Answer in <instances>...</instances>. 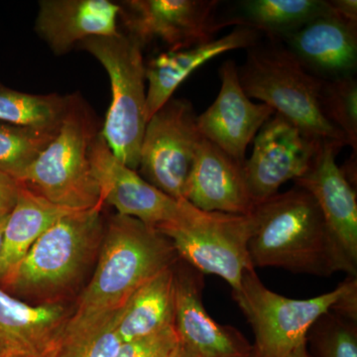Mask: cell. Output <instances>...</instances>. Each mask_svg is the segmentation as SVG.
Returning <instances> with one entry per match:
<instances>
[{
  "mask_svg": "<svg viewBox=\"0 0 357 357\" xmlns=\"http://www.w3.org/2000/svg\"><path fill=\"white\" fill-rule=\"evenodd\" d=\"M98 131L83 98L70 95L57 134L33 162L20 183L49 202L70 211L103 204L91 171V143Z\"/></svg>",
  "mask_w": 357,
  "mask_h": 357,
  "instance_id": "5",
  "label": "cell"
},
{
  "mask_svg": "<svg viewBox=\"0 0 357 357\" xmlns=\"http://www.w3.org/2000/svg\"><path fill=\"white\" fill-rule=\"evenodd\" d=\"M249 357H253V354H251V356H249Z\"/></svg>",
  "mask_w": 357,
  "mask_h": 357,
  "instance_id": "36",
  "label": "cell"
},
{
  "mask_svg": "<svg viewBox=\"0 0 357 357\" xmlns=\"http://www.w3.org/2000/svg\"><path fill=\"white\" fill-rule=\"evenodd\" d=\"M344 146L337 141H323L309 170L295 184L312 195L338 246L357 269L356 192L337 163Z\"/></svg>",
  "mask_w": 357,
  "mask_h": 357,
  "instance_id": "14",
  "label": "cell"
},
{
  "mask_svg": "<svg viewBox=\"0 0 357 357\" xmlns=\"http://www.w3.org/2000/svg\"><path fill=\"white\" fill-rule=\"evenodd\" d=\"M72 211L21 185L15 206L7 217L0 256V282L20 264L46 230Z\"/></svg>",
  "mask_w": 357,
  "mask_h": 357,
  "instance_id": "21",
  "label": "cell"
},
{
  "mask_svg": "<svg viewBox=\"0 0 357 357\" xmlns=\"http://www.w3.org/2000/svg\"><path fill=\"white\" fill-rule=\"evenodd\" d=\"M333 14L357 24V1L356 0H328Z\"/></svg>",
  "mask_w": 357,
  "mask_h": 357,
  "instance_id": "31",
  "label": "cell"
},
{
  "mask_svg": "<svg viewBox=\"0 0 357 357\" xmlns=\"http://www.w3.org/2000/svg\"><path fill=\"white\" fill-rule=\"evenodd\" d=\"M290 357H312L307 351V342H303L291 354Z\"/></svg>",
  "mask_w": 357,
  "mask_h": 357,
  "instance_id": "33",
  "label": "cell"
},
{
  "mask_svg": "<svg viewBox=\"0 0 357 357\" xmlns=\"http://www.w3.org/2000/svg\"><path fill=\"white\" fill-rule=\"evenodd\" d=\"M243 164L202 138L185 184V199L204 211L250 215L256 204Z\"/></svg>",
  "mask_w": 357,
  "mask_h": 357,
  "instance_id": "15",
  "label": "cell"
},
{
  "mask_svg": "<svg viewBox=\"0 0 357 357\" xmlns=\"http://www.w3.org/2000/svg\"><path fill=\"white\" fill-rule=\"evenodd\" d=\"M177 257L168 237L158 229L117 213L110 220L98 266L79 297L76 312L123 307L143 284L172 267Z\"/></svg>",
  "mask_w": 357,
  "mask_h": 357,
  "instance_id": "2",
  "label": "cell"
},
{
  "mask_svg": "<svg viewBox=\"0 0 357 357\" xmlns=\"http://www.w3.org/2000/svg\"><path fill=\"white\" fill-rule=\"evenodd\" d=\"M167 357H199L192 351H190L182 342H178L175 349Z\"/></svg>",
  "mask_w": 357,
  "mask_h": 357,
  "instance_id": "32",
  "label": "cell"
},
{
  "mask_svg": "<svg viewBox=\"0 0 357 357\" xmlns=\"http://www.w3.org/2000/svg\"><path fill=\"white\" fill-rule=\"evenodd\" d=\"M238 77L244 93L292 122L307 137L347 145L344 134L328 121L319 105L323 79L312 76L286 45L277 40L248 49Z\"/></svg>",
  "mask_w": 357,
  "mask_h": 357,
  "instance_id": "4",
  "label": "cell"
},
{
  "mask_svg": "<svg viewBox=\"0 0 357 357\" xmlns=\"http://www.w3.org/2000/svg\"><path fill=\"white\" fill-rule=\"evenodd\" d=\"M319 105L328 121L344 134L347 145L357 151V82L354 76L323 79Z\"/></svg>",
  "mask_w": 357,
  "mask_h": 357,
  "instance_id": "27",
  "label": "cell"
},
{
  "mask_svg": "<svg viewBox=\"0 0 357 357\" xmlns=\"http://www.w3.org/2000/svg\"><path fill=\"white\" fill-rule=\"evenodd\" d=\"M220 86L217 98L203 114L198 115L202 137L244 163L248 145L258 131L275 114L265 103L253 102L244 93L236 61L223 62L218 70Z\"/></svg>",
  "mask_w": 357,
  "mask_h": 357,
  "instance_id": "13",
  "label": "cell"
},
{
  "mask_svg": "<svg viewBox=\"0 0 357 357\" xmlns=\"http://www.w3.org/2000/svg\"><path fill=\"white\" fill-rule=\"evenodd\" d=\"M119 4L109 0H42L35 30L56 55L84 40L119 33Z\"/></svg>",
  "mask_w": 357,
  "mask_h": 357,
  "instance_id": "18",
  "label": "cell"
},
{
  "mask_svg": "<svg viewBox=\"0 0 357 357\" xmlns=\"http://www.w3.org/2000/svg\"><path fill=\"white\" fill-rule=\"evenodd\" d=\"M91 171L103 204H109L119 215L136 218L158 229L183 222L192 208L187 199H176L144 180L137 171L121 163L98 132L91 143Z\"/></svg>",
  "mask_w": 357,
  "mask_h": 357,
  "instance_id": "11",
  "label": "cell"
},
{
  "mask_svg": "<svg viewBox=\"0 0 357 357\" xmlns=\"http://www.w3.org/2000/svg\"><path fill=\"white\" fill-rule=\"evenodd\" d=\"M202 135L198 114L187 98H171L147 121L140 148V176L160 191L185 199Z\"/></svg>",
  "mask_w": 357,
  "mask_h": 357,
  "instance_id": "9",
  "label": "cell"
},
{
  "mask_svg": "<svg viewBox=\"0 0 357 357\" xmlns=\"http://www.w3.org/2000/svg\"><path fill=\"white\" fill-rule=\"evenodd\" d=\"M69 318L67 309L58 303L34 306L0 288V357L55 351Z\"/></svg>",
  "mask_w": 357,
  "mask_h": 357,
  "instance_id": "20",
  "label": "cell"
},
{
  "mask_svg": "<svg viewBox=\"0 0 357 357\" xmlns=\"http://www.w3.org/2000/svg\"><path fill=\"white\" fill-rule=\"evenodd\" d=\"M175 270L160 272L129 298L122 309L117 333L122 342L152 335L175 323Z\"/></svg>",
  "mask_w": 357,
  "mask_h": 357,
  "instance_id": "22",
  "label": "cell"
},
{
  "mask_svg": "<svg viewBox=\"0 0 357 357\" xmlns=\"http://www.w3.org/2000/svg\"><path fill=\"white\" fill-rule=\"evenodd\" d=\"M55 351L50 352V354H43V356H14V357H54Z\"/></svg>",
  "mask_w": 357,
  "mask_h": 357,
  "instance_id": "35",
  "label": "cell"
},
{
  "mask_svg": "<svg viewBox=\"0 0 357 357\" xmlns=\"http://www.w3.org/2000/svg\"><path fill=\"white\" fill-rule=\"evenodd\" d=\"M79 44L103 66L112 84V102L100 133L114 156L137 171L147 123L143 49L135 40L121 32L112 36L91 37Z\"/></svg>",
  "mask_w": 357,
  "mask_h": 357,
  "instance_id": "6",
  "label": "cell"
},
{
  "mask_svg": "<svg viewBox=\"0 0 357 357\" xmlns=\"http://www.w3.org/2000/svg\"><path fill=\"white\" fill-rule=\"evenodd\" d=\"M251 215L248 255L253 267H274L293 273L356 277L306 190L296 185L256 204Z\"/></svg>",
  "mask_w": 357,
  "mask_h": 357,
  "instance_id": "1",
  "label": "cell"
},
{
  "mask_svg": "<svg viewBox=\"0 0 357 357\" xmlns=\"http://www.w3.org/2000/svg\"><path fill=\"white\" fill-rule=\"evenodd\" d=\"M323 141L312 139L275 114L253 140L250 158L243 164L249 192L255 204L278 194L279 188L302 177L311 167Z\"/></svg>",
  "mask_w": 357,
  "mask_h": 357,
  "instance_id": "12",
  "label": "cell"
},
{
  "mask_svg": "<svg viewBox=\"0 0 357 357\" xmlns=\"http://www.w3.org/2000/svg\"><path fill=\"white\" fill-rule=\"evenodd\" d=\"M103 204L72 211L33 244L1 282L21 295H52L69 287L82 273L102 238Z\"/></svg>",
  "mask_w": 357,
  "mask_h": 357,
  "instance_id": "7",
  "label": "cell"
},
{
  "mask_svg": "<svg viewBox=\"0 0 357 357\" xmlns=\"http://www.w3.org/2000/svg\"><path fill=\"white\" fill-rule=\"evenodd\" d=\"M7 217H8V215H6V217H0V256H1L2 243H3V231L4 227H6Z\"/></svg>",
  "mask_w": 357,
  "mask_h": 357,
  "instance_id": "34",
  "label": "cell"
},
{
  "mask_svg": "<svg viewBox=\"0 0 357 357\" xmlns=\"http://www.w3.org/2000/svg\"><path fill=\"white\" fill-rule=\"evenodd\" d=\"M309 335L319 357H357L356 321L337 312L323 314Z\"/></svg>",
  "mask_w": 357,
  "mask_h": 357,
  "instance_id": "28",
  "label": "cell"
},
{
  "mask_svg": "<svg viewBox=\"0 0 357 357\" xmlns=\"http://www.w3.org/2000/svg\"><path fill=\"white\" fill-rule=\"evenodd\" d=\"M232 293L255 333L253 357H290L328 312L357 318L356 277L349 276L332 292L318 297L290 299L265 287L250 267L244 272L241 288Z\"/></svg>",
  "mask_w": 357,
  "mask_h": 357,
  "instance_id": "3",
  "label": "cell"
},
{
  "mask_svg": "<svg viewBox=\"0 0 357 357\" xmlns=\"http://www.w3.org/2000/svg\"><path fill=\"white\" fill-rule=\"evenodd\" d=\"M178 342L180 340L173 325L146 337L122 342L115 357H167Z\"/></svg>",
  "mask_w": 357,
  "mask_h": 357,
  "instance_id": "29",
  "label": "cell"
},
{
  "mask_svg": "<svg viewBox=\"0 0 357 357\" xmlns=\"http://www.w3.org/2000/svg\"><path fill=\"white\" fill-rule=\"evenodd\" d=\"M333 13L328 0H245L231 26L252 28L280 41L319 16Z\"/></svg>",
  "mask_w": 357,
  "mask_h": 357,
  "instance_id": "23",
  "label": "cell"
},
{
  "mask_svg": "<svg viewBox=\"0 0 357 357\" xmlns=\"http://www.w3.org/2000/svg\"><path fill=\"white\" fill-rule=\"evenodd\" d=\"M301 64L321 79L354 76L357 24L331 13L319 16L283 39Z\"/></svg>",
  "mask_w": 357,
  "mask_h": 357,
  "instance_id": "17",
  "label": "cell"
},
{
  "mask_svg": "<svg viewBox=\"0 0 357 357\" xmlns=\"http://www.w3.org/2000/svg\"><path fill=\"white\" fill-rule=\"evenodd\" d=\"M218 0H128L121 13L129 37L144 49L161 41L168 51L184 50L208 43L225 27L229 18H218Z\"/></svg>",
  "mask_w": 357,
  "mask_h": 357,
  "instance_id": "10",
  "label": "cell"
},
{
  "mask_svg": "<svg viewBox=\"0 0 357 357\" xmlns=\"http://www.w3.org/2000/svg\"><path fill=\"white\" fill-rule=\"evenodd\" d=\"M263 35L252 28L236 26L208 43L178 51H167L145 64L147 121L173 98L181 84L211 59L227 52L248 49L259 43Z\"/></svg>",
  "mask_w": 357,
  "mask_h": 357,
  "instance_id": "19",
  "label": "cell"
},
{
  "mask_svg": "<svg viewBox=\"0 0 357 357\" xmlns=\"http://www.w3.org/2000/svg\"><path fill=\"white\" fill-rule=\"evenodd\" d=\"M21 185L15 178L0 172V217H6L11 213L20 196Z\"/></svg>",
  "mask_w": 357,
  "mask_h": 357,
  "instance_id": "30",
  "label": "cell"
},
{
  "mask_svg": "<svg viewBox=\"0 0 357 357\" xmlns=\"http://www.w3.org/2000/svg\"><path fill=\"white\" fill-rule=\"evenodd\" d=\"M158 230L183 261L199 273L222 277L232 292L241 288L244 272L253 267L248 255L250 215L210 213L192 206L183 222Z\"/></svg>",
  "mask_w": 357,
  "mask_h": 357,
  "instance_id": "8",
  "label": "cell"
},
{
  "mask_svg": "<svg viewBox=\"0 0 357 357\" xmlns=\"http://www.w3.org/2000/svg\"><path fill=\"white\" fill-rule=\"evenodd\" d=\"M203 275L192 267L175 271V326L178 340L199 357H249L252 347L241 333L217 323L203 303Z\"/></svg>",
  "mask_w": 357,
  "mask_h": 357,
  "instance_id": "16",
  "label": "cell"
},
{
  "mask_svg": "<svg viewBox=\"0 0 357 357\" xmlns=\"http://www.w3.org/2000/svg\"><path fill=\"white\" fill-rule=\"evenodd\" d=\"M123 307L109 311L76 312L70 316L54 357L116 356L122 344L117 326Z\"/></svg>",
  "mask_w": 357,
  "mask_h": 357,
  "instance_id": "24",
  "label": "cell"
},
{
  "mask_svg": "<svg viewBox=\"0 0 357 357\" xmlns=\"http://www.w3.org/2000/svg\"><path fill=\"white\" fill-rule=\"evenodd\" d=\"M70 96L31 95L0 83V122L38 129H58L62 123Z\"/></svg>",
  "mask_w": 357,
  "mask_h": 357,
  "instance_id": "25",
  "label": "cell"
},
{
  "mask_svg": "<svg viewBox=\"0 0 357 357\" xmlns=\"http://www.w3.org/2000/svg\"><path fill=\"white\" fill-rule=\"evenodd\" d=\"M58 130L59 128L48 130L0 122V172L20 182Z\"/></svg>",
  "mask_w": 357,
  "mask_h": 357,
  "instance_id": "26",
  "label": "cell"
}]
</instances>
